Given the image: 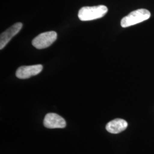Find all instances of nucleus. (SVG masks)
<instances>
[{"label": "nucleus", "instance_id": "obj_3", "mask_svg": "<svg viewBox=\"0 0 154 154\" xmlns=\"http://www.w3.org/2000/svg\"><path fill=\"white\" fill-rule=\"evenodd\" d=\"M57 38V34L54 31L47 32L39 34L32 41V45L37 49H42L49 47Z\"/></svg>", "mask_w": 154, "mask_h": 154}, {"label": "nucleus", "instance_id": "obj_6", "mask_svg": "<svg viewBox=\"0 0 154 154\" xmlns=\"http://www.w3.org/2000/svg\"><path fill=\"white\" fill-rule=\"evenodd\" d=\"M45 126L48 128H62L66 126L65 120L55 113H48L45 117Z\"/></svg>", "mask_w": 154, "mask_h": 154}, {"label": "nucleus", "instance_id": "obj_7", "mask_svg": "<svg viewBox=\"0 0 154 154\" xmlns=\"http://www.w3.org/2000/svg\"><path fill=\"white\" fill-rule=\"evenodd\" d=\"M128 126V123L125 120L117 118L109 122L106 126V130L111 134H119L123 131Z\"/></svg>", "mask_w": 154, "mask_h": 154}, {"label": "nucleus", "instance_id": "obj_5", "mask_svg": "<svg viewBox=\"0 0 154 154\" xmlns=\"http://www.w3.org/2000/svg\"><path fill=\"white\" fill-rule=\"evenodd\" d=\"M22 28V23L17 22L1 33L0 36V49H3L11 38L19 33Z\"/></svg>", "mask_w": 154, "mask_h": 154}, {"label": "nucleus", "instance_id": "obj_2", "mask_svg": "<svg viewBox=\"0 0 154 154\" xmlns=\"http://www.w3.org/2000/svg\"><path fill=\"white\" fill-rule=\"evenodd\" d=\"M150 12L145 9H140L131 12L122 19V27L127 28L143 22L150 18Z\"/></svg>", "mask_w": 154, "mask_h": 154}, {"label": "nucleus", "instance_id": "obj_4", "mask_svg": "<svg viewBox=\"0 0 154 154\" xmlns=\"http://www.w3.org/2000/svg\"><path fill=\"white\" fill-rule=\"evenodd\" d=\"M42 69V65L21 66L17 70L16 75L19 79H28L38 74Z\"/></svg>", "mask_w": 154, "mask_h": 154}, {"label": "nucleus", "instance_id": "obj_1", "mask_svg": "<svg viewBox=\"0 0 154 154\" xmlns=\"http://www.w3.org/2000/svg\"><path fill=\"white\" fill-rule=\"evenodd\" d=\"M108 9L105 5L84 6L78 12V18L82 21H92L102 18L107 13Z\"/></svg>", "mask_w": 154, "mask_h": 154}]
</instances>
